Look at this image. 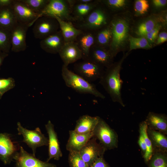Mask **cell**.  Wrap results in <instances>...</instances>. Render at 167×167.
Returning a JSON list of instances; mask_svg holds the SVG:
<instances>
[{
	"instance_id": "obj_25",
	"label": "cell",
	"mask_w": 167,
	"mask_h": 167,
	"mask_svg": "<svg viewBox=\"0 0 167 167\" xmlns=\"http://www.w3.org/2000/svg\"><path fill=\"white\" fill-rule=\"evenodd\" d=\"M148 135L152 143L155 151L164 152L167 151V138L165 134L154 130L148 126Z\"/></svg>"
},
{
	"instance_id": "obj_29",
	"label": "cell",
	"mask_w": 167,
	"mask_h": 167,
	"mask_svg": "<svg viewBox=\"0 0 167 167\" xmlns=\"http://www.w3.org/2000/svg\"><path fill=\"white\" fill-rule=\"evenodd\" d=\"M147 164L148 167H167L166 152L154 151Z\"/></svg>"
},
{
	"instance_id": "obj_38",
	"label": "cell",
	"mask_w": 167,
	"mask_h": 167,
	"mask_svg": "<svg viewBox=\"0 0 167 167\" xmlns=\"http://www.w3.org/2000/svg\"><path fill=\"white\" fill-rule=\"evenodd\" d=\"M105 3L110 8H120L125 4L124 0H108L104 1Z\"/></svg>"
},
{
	"instance_id": "obj_20",
	"label": "cell",
	"mask_w": 167,
	"mask_h": 167,
	"mask_svg": "<svg viewBox=\"0 0 167 167\" xmlns=\"http://www.w3.org/2000/svg\"><path fill=\"white\" fill-rule=\"evenodd\" d=\"M70 5L71 14L75 22L83 20L97 6L96 1L88 3L75 2L74 0H68Z\"/></svg>"
},
{
	"instance_id": "obj_18",
	"label": "cell",
	"mask_w": 167,
	"mask_h": 167,
	"mask_svg": "<svg viewBox=\"0 0 167 167\" xmlns=\"http://www.w3.org/2000/svg\"><path fill=\"white\" fill-rule=\"evenodd\" d=\"M95 31L88 30L83 31L77 37L75 42L82 52L83 60L88 59L90 50L95 44Z\"/></svg>"
},
{
	"instance_id": "obj_21",
	"label": "cell",
	"mask_w": 167,
	"mask_h": 167,
	"mask_svg": "<svg viewBox=\"0 0 167 167\" xmlns=\"http://www.w3.org/2000/svg\"><path fill=\"white\" fill-rule=\"evenodd\" d=\"M113 58L109 50L94 45L90 50L88 59L108 68L112 64Z\"/></svg>"
},
{
	"instance_id": "obj_5",
	"label": "cell",
	"mask_w": 167,
	"mask_h": 167,
	"mask_svg": "<svg viewBox=\"0 0 167 167\" xmlns=\"http://www.w3.org/2000/svg\"><path fill=\"white\" fill-rule=\"evenodd\" d=\"M72 23L75 27L82 30L96 31L106 26L108 19L105 13L98 7L97 4L83 20Z\"/></svg>"
},
{
	"instance_id": "obj_4",
	"label": "cell",
	"mask_w": 167,
	"mask_h": 167,
	"mask_svg": "<svg viewBox=\"0 0 167 167\" xmlns=\"http://www.w3.org/2000/svg\"><path fill=\"white\" fill-rule=\"evenodd\" d=\"M93 137L106 150L117 148L118 136L117 133L101 118L92 132Z\"/></svg>"
},
{
	"instance_id": "obj_1",
	"label": "cell",
	"mask_w": 167,
	"mask_h": 167,
	"mask_svg": "<svg viewBox=\"0 0 167 167\" xmlns=\"http://www.w3.org/2000/svg\"><path fill=\"white\" fill-rule=\"evenodd\" d=\"M124 57L118 62L112 64L107 69L100 79V83L109 95L112 101L124 107L121 94L122 81L120 72Z\"/></svg>"
},
{
	"instance_id": "obj_7",
	"label": "cell",
	"mask_w": 167,
	"mask_h": 167,
	"mask_svg": "<svg viewBox=\"0 0 167 167\" xmlns=\"http://www.w3.org/2000/svg\"><path fill=\"white\" fill-rule=\"evenodd\" d=\"M18 134L22 135V142L25 143L32 150L35 156L36 148L48 145V139L43 134L39 127L34 130H29L23 127L19 122L17 123Z\"/></svg>"
},
{
	"instance_id": "obj_41",
	"label": "cell",
	"mask_w": 167,
	"mask_h": 167,
	"mask_svg": "<svg viewBox=\"0 0 167 167\" xmlns=\"http://www.w3.org/2000/svg\"><path fill=\"white\" fill-rule=\"evenodd\" d=\"M167 40V33L165 32H162L159 34L156 44L157 45H159L166 41Z\"/></svg>"
},
{
	"instance_id": "obj_31",
	"label": "cell",
	"mask_w": 167,
	"mask_h": 167,
	"mask_svg": "<svg viewBox=\"0 0 167 167\" xmlns=\"http://www.w3.org/2000/svg\"><path fill=\"white\" fill-rule=\"evenodd\" d=\"M129 39L130 51L137 49H149L151 47L149 42L144 37L137 38L130 36Z\"/></svg>"
},
{
	"instance_id": "obj_34",
	"label": "cell",
	"mask_w": 167,
	"mask_h": 167,
	"mask_svg": "<svg viewBox=\"0 0 167 167\" xmlns=\"http://www.w3.org/2000/svg\"><path fill=\"white\" fill-rule=\"evenodd\" d=\"M156 24L153 19H148L141 23L138 27V34L144 37L150 32L156 26Z\"/></svg>"
},
{
	"instance_id": "obj_15",
	"label": "cell",
	"mask_w": 167,
	"mask_h": 167,
	"mask_svg": "<svg viewBox=\"0 0 167 167\" xmlns=\"http://www.w3.org/2000/svg\"><path fill=\"white\" fill-rule=\"evenodd\" d=\"M45 128L48 135V158L47 162L53 159L58 161L62 156L57 133L54 126L50 120L45 125Z\"/></svg>"
},
{
	"instance_id": "obj_13",
	"label": "cell",
	"mask_w": 167,
	"mask_h": 167,
	"mask_svg": "<svg viewBox=\"0 0 167 167\" xmlns=\"http://www.w3.org/2000/svg\"><path fill=\"white\" fill-rule=\"evenodd\" d=\"M7 133H0V159L5 165L11 163L19 150Z\"/></svg>"
},
{
	"instance_id": "obj_17",
	"label": "cell",
	"mask_w": 167,
	"mask_h": 167,
	"mask_svg": "<svg viewBox=\"0 0 167 167\" xmlns=\"http://www.w3.org/2000/svg\"><path fill=\"white\" fill-rule=\"evenodd\" d=\"M60 30L42 39L40 42L41 49L45 52L51 54L58 53L65 43Z\"/></svg>"
},
{
	"instance_id": "obj_43",
	"label": "cell",
	"mask_w": 167,
	"mask_h": 167,
	"mask_svg": "<svg viewBox=\"0 0 167 167\" xmlns=\"http://www.w3.org/2000/svg\"><path fill=\"white\" fill-rule=\"evenodd\" d=\"M14 0H0V7L12 6Z\"/></svg>"
},
{
	"instance_id": "obj_12",
	"label": "cell",
	"mask_w": 167,
	"mask_h": 167,
	"mask_svg": "<svg viewBox=\"0 0 167 167\" xmlns=\"http://www.w3.org/2000/svg\"><path fill=\"white\" fill-rule=\"evenodd\" d=\"M12 6L18 23L30 27L37 20L38 14L20 0H14Z\"/></svg>"
},
{
	"instance_id": "obj_45",
	"label": "cell",
	"mask_w": 167,
	"mask_h": 167,
	"mask_svg": "<svg viewBox=\"0 0 167 167\" xmlns=\"http://www.w3.org/2000/svg\"><path fill=\"white\" fill-rule=\"evenodd\" d=\"M74 1L76 3H90L94 1L93 0H74Z\"/></svg>"
},
{
	"instance_id": "obj_16",
	"label": "cell",
	"mask_w": 167,
	"mask_h": 167,
	"mask_svg": "<svg viewBox=\"0 0 167 167\" xmlns=\"http://www.w3.org/2000/svg\"><path fill=\"white\" fill-rule=\"evenodd\" d=\"M58 54L66 66L82 58V52L75 42L65 43Z\"/></svg>"
},
{
	"instance_id": "obj_37",
	"label": "cell",
	"mask_w": 167,
	"mask_h": 167,
	"mask_svg": "<svg viewBox=\"0 0 167 167\" xmlns=\"http://www.w3.org/2000/svg\"><path fill=\"white\" fill-rule=\"evenodd\" d=\"M161 26L156 24L155 27L149 32L144 37L148 42H153L157 38Z\"/></svg>"
},
{
	"instance_id": "obj_39",
	"label": "cell",
	"mask_w": 167,
	"mask_h": 167,
	"mask_svg": "<svg viewBox=\"0 0 167 167\" xmlns=\"http://www.w3.org/2000/svg\"><path fill=\"white\" fill-rule=\"evenodd\" d=\"M89 167H110L105 161L103 156H101L96 159Z\"/></svg>"
},
{
	"instance_id": "obj_24",
	"label": "cell",
	"mask_w": 167,
	"mask_h": 167,
	"mask_svg": "<svg viewBox=\"0 0 167 167\" xmlns=\"http://www.w3.org/2000/svg\"><path fill=\"white\" fill-rule=\"evenodd\" d=\"M59 26V28L65 42H75L78 36L83 31L75 27L72 22L56 19Z\"/></svg>"
},
{
	"instance_id": "obj_19",
	"label": "cell",
	"mask_w": 167,
	"mask_h": 167,
	"mask_svg": "<svg viewBox=\"0 0 167 167\" xmlns=\"http://www.w3.org/2000/svg\"><path fill=\"white\" fill-rule=\"evenodd\" d=\"M93 137L92 133L87 134L77 133L74 130L69 131V137L66 149L70 152H79L88 141Z\"/></svg>"
},
{
	"instance_id": "obj_32",
	"label": "cell",
	"mask_w": 167,
	"mask_h": 167,
	"mask_svg": "<svg viewBox=\"0 0 167 167\" xmlns=\"http://www.w3.org/2000/svg\"><path fill=\"white\" fill-rule=\"evenodd\" d=\"M38 15L41 12L49 0H20Z\"/></svg>"
},
{
	"instance_id": "obj_3",
	"label": "cell",
	"mask_w": 167,
	"mask_h": 167,
	"mask_svg": "<svg viewBox=\"0 0 167 167\" xmlns=\"http://www.w3.org/2000/svg\"><path fill=\"white\" fill-rule=\"evenodd\" d=\"M42 16L58 18L72 23L75 22L68 0H49L45 8L38 15L37 19Z\"/></svg>"
},
{
	"instance_id": "obj_23",
	"label": "cell",
	"mask_w": 167,
	"mask_h": 167,
	"mask_svg": "<svg viewBox=\"0 0 167 167\" xmlns=\"http://www.w3.org/2000/svg\"><path fill=\"white\" fill-rule=\"evenodd\" d=\"M144 121L150 128L167 134V117L166 115L149 112Z\"/></svg>"
},
{
	"instance_id": "obj_2",
	"label": "cell",
	"mask_w": 167,
	"mask_h": 167,
	"mask_svg": "<svg viewBox=\"0 0 167 167\" xmlns=\"http://www.w3.org/2000/svg\"><path fill=\"white\" fill-rule=\"evenodd\" d=\"M62 75L66 86L77 92L91 94L103 99L105 98V96L97 89L94 84L70 71L67 66L64 65L62 67Z\"/></svg>"
},
{
	"instance_id": "obj_22",
	"label": "cell",
	"mask_w": 167,
	"mask_h": 167,
	"mask_svg": "<svg viewBox=\"0 0 167 167\" xmlns=\"http://www.w3.org/2000/svg\"><path fill=\"white\" fill-rule=\"evenodd\" d=\"M99 116H91L88 115L80 117L76 121L74 131L80 134L92 132L100 119Z\"/></svg>"
},
{
	"instance_id": "obj_27",
	"label": "cell",
	"mask_w": 167,
	"mask_h": 167,
	"mask_svg": "<svg viewBox=\"0 0 167 167\" xmlns=\"http://www.w3.org/2000/svg\"><path fill=\"white\" fill-rule=\"evenodd\" d=\"M95 38L94 45L105 48L109 46L112 38V33L110 24L104 27L101 30L95 31Z\"/></svg>"
},
{
	"instance_id": "obj_14",
	"label": "cell",
	"mask_w": 167,
	"mask_h": 167,
	"mask_svg": "<svg viewBox=\"0 0 167 167\" xmlns=\"http://www.w3.org/2000/svg\"><path fill=\"white\" fill-rule=\"evenodd\" d=\"M29 27L28 25L18 23L11 31L12 51L19 52L26 50V35Z\"/></svg>"
},
{
	"instance_id": "obj_8",
	"label": "cell",
	"mask_w": 167,
	"mask_h": 167,
	"mask_svg": "<svg viewBox=\"0 0 167 167\" xmlns=\"http://www.w3.org/2000/svg\"><path fill=\"white\" fill-rule=\"evenodd\" d=\"M103 68V66L89 59L83 60L74 66L75 73L90 83L102 77L105 71Z\"/></svg>"
},
{
	"instance_id": "obj_10",
	"label": "cell",
	"mask_w": 167,
	"mask_h": 167,
	"mask_svg": "<svg viewBox=\"0 0 167 167\" xmlns=\"http://www.w3.org/2000/svg\"><path fill=\"white\" fill-rule=\"evenodd\" d=\"M13 160L15 162V167H57L54 164L39 160L32 154L27 152L21 146Z\"/></svg>"
},
{
	"instance_id": "obj_9",
	"label": "cell",
	"mask_w": 167,
	"mask_h": 167,
	"mask_svg": "<svg viewBox=\"0 0 167 167\" xmlns=\"http://www.w3.org/2000/svg\"><path fill=\"white\" fill-rule=\"evenodd\" d=\"M34 24L32 29L34 36L41 40L57 32L59 28L57 20L49 17H41Z\"/></svg>"
},
{
	"instance_id": "obj_44",
	"label": "cell",
	"mask_w": 167,
	"mask_h": 167,
	"mask_svg": "<svg viewBox=\"0 0 167 167\" xmlns=\"http://www.w3.org/2000/svg\"><path fill=\"white\" fill-rule=\"evenodd\" d=\"M8 55V54L0 51V67L5 58Z\"/></svg>"
},
{
	"instance_id": "obj_33",
	"label": "cell",
	"mask_w": 167,
	"mask_h": 167,
	"mask_svg": "<svg viewBox=\"0 0 167 167\" xmlns=\"http://www.w3.org/2000/svg\"><path fill=\"white\" fill-rule=\"evenodd\" d=\"M68 162L70 167H89L82 159L79 152H69Z\"/></svg>"
},
{
	"instance_id": "obj_6",
	"label": "cell",
	"mask_w": 167,
	"mask_h": 167,
	"mask_svg": "<svg viewBox=\"0 0 167 167\" xmlns=\"http://www.w3.org/2000/svg\"><path fill=\"white\" fill-rule=\"evenodd\" d=\"M110 25L112 38L109 50L113 57L118 48L123 44L128 37L129 25L127 22L123 19L113 20Z\"/></svg>"
},
{
	"instance_id": "obj_35",
	"label": "cell",
	"mask_w": 167,
	"mask_h": 167,
	"mask_svg": "<svg viewBox=\"0 0 167 167\" xmlns=\"http://www.w3.org/2000/svg\"><path fill=\"white\" fill-rule=\"evenodd\" d=\"M15 86V81L13 78H0V99L5 92L13 88Z\"/></svg>"
},
{
	"instance_id": "obj_30",
	"label": "cell",
	"mask_w": 167,
	"mask_h": 167,
	"mask_svg": "<svg viewBox=\"0 0 167 167\" xmlns=\"http://www.w3.org/2000/svg\"><path fill=\"white\" fill-rule=\"evenodd\" d=\"M11 48V31L0 27V51L8 54Z\"/></svg>"
},
{
	"instance_id": "obj_11",
	"label": "cell",
	"mask_w": 167,
	"mask_h": 167,
	"mask_svg": "<svg viewBox=\"0 0 167 167\" xmlns=\"http://www.w3.org/2000/svg\"><path fill=\"white\" fill-rule=\"evenodd\" d=\"M96 140L92 137L79 152L82 159L89 166L99 157L103 156L106 150Z\"/></svg>"
},
{
	"instance_id": "obj_42",
	"label": "cell",
	"mask_w": 167,
	"mask_h": 167,
	"mask_svg": "<svg viewBox=\"0 0 167 167\" xmlns=\"http://www.w3.org/2000/svg\"><path fill=\"white\" fill-rule=\"evenodd\" d=\"M154 5L156 7H161L166 4V0H154L152 1Z\"/></svg>"
},
{
	"instance_id": "obj_28",
	"label": "cell",
	"mask_w": 167,
	"mask_h": 167,
	"mask_svg": "<svg viewBox=\"0 0 167 167\" xmlns=\"http://www.w3.org/2000/svg\"><path fill=\"white\" fill-rule=\"evenodd\" d=\"M147 128V125L145 121L142 122L139 125V133L143 135L147 148L146 153L143 156L144 161L146 164H148L153 152L152 143L148 135Z\"/></svg>"
},
{
	"instance_id": "obj_26",
	"label": "cell",
	"mask_w": 167,
	"mask_h": 167,
	"mask_svg": "<svg viewBox=\"0 0 167 167\" xmlns=\"http://www.w3.org/2000/svg\"><path fill=\"white\" fill-rule=\"evenodd\" d=\"M18 23L12 6L0 7V27L11 31Z\"/></svg>"
},
{
	"instance_id": "obj_36",
	"label": "cell",
	"mask_w": 167,
	"mask_h": 167,
	"mask_svg": "<svg viewBox=\"0 0 167 167\" xmlns=\"http://www.w3.org/2000/svg\"><path fill=\"white\" fill-rule=\"evenodd\" d=\"M149 7V4L146 0H138L135 4V10L137 13L142 15L147 11Z\"/></svg>"
},
{
	"instance_id": "obj_40",
	"label": "cell",
	"mask_w": 167,
	"mask_h": 167,
	"mask_svg": "<svg viewBox=\"0 0 167 167\" xmlns=\"http://www.w3.org/2000/svg\"><path fill=\"white\" fill-rule=\"evenodd\" d=\"M138 143L142 151L143 156L146 153L147 148L143 137L142 135L139 133L138 140Z\"/></svg>"
}]
</instances>
